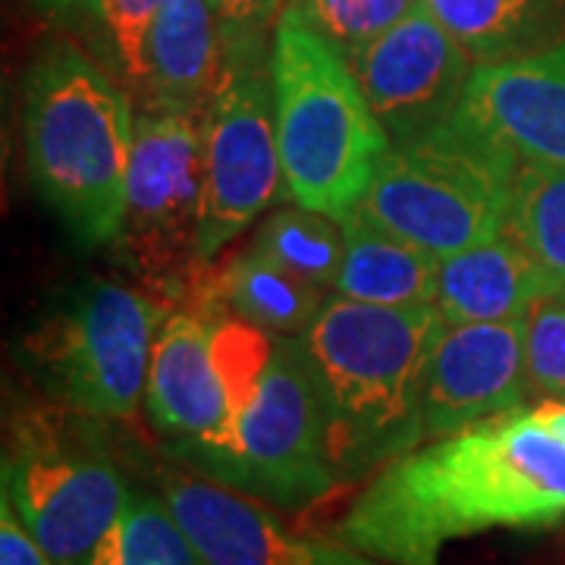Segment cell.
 I'll use <instances>...</instances> for the list:
<instances>
[{"mask_svg":"<svg viewBox=\"0 0 565 565\" xmlns=\"http://www.w3.org/2000/svg\"><path fill=\"white\" fill-rule=\"evenodd\" d=\"M345 565H384V563H377V559H371V556H362V553H359L352 563H345Z\"/></svg>","mask_w":565,"mask_h":565,"instance_id":"f546056e","label":"cell"},{"mask_svg":"<svg viewBox=\"0 0 565 565\" xmlns=\"http://www.w3.org/2000/svg\"><path fill=\"white\" fill-rule=\"evenodd\" d=\"M88 565H207L161 493L132 490Z\"/></svg>","mask_w":565,"mask_h":565,"instance_id":"7402d4cb","label":"cell"},{"mask_svg":"<svg viewBox=\"0 0 565 565\" xmlns=\"http://www.w3.org/2000/svg\"><path fill=\"white\" fill-rule=\"evenodd\" d=\"M170 459L286 512L323 500L337 487V475L327 456L321 390L302 340L274 337V352L252 405L217 440L177 449Z\"/></svg>","mask_w":565,"mask_h":565,"instance_id":"ba28073f","label":"cell"},{"mask_svg":"<svg viewBox=\"0 0 565 565\" xmlns=\"http://www.w3.org/2000/svg\"><path fill=\"white\" fill-rule=\"evenodd\" d=\"M556 292V280L509 233L440 262L437 308L446 327L525 321Z\"/></svg>","mask_w":565,"mask_h":565,"instance_id":"2e32d148","label":"cell"},{"mask_svg":"<svg viewBox=\"0 0 565 565\" xmlns=\"http://www.w3.org/2000/svg\"><path fill=\"white\" fill-rule=\"evenodd\" d=\"M170 302L104 277L66 286L22 340L41 390L85 418H129L145 399L154 337Z\"/></svg>","mask_w":565,"mask_h":565,"instance_id":"8992f818","label":"cell"},{"mask_svg":"<svg viewBox=\"0 0 565 565\" xmlns=\"http://www.w3.org/2000/svg\"><path fill=\"white\" fill-rule=\"evenodd\" d=\"M0 565H54L39 541L25 531L13 503L0 493Z\"/></svg>","mask_w":565,"mask_h":565,"instance_id":"83f0119b","label":"cell"},{"mask_svg":"<svg viewBox=\"0 0 565 565\" xmlns=\"http://www.w3.org/2000/svg\"><path fill=\"white\" fill-rule=\"evenodd\" d=\"M525 364L531 396L565 403V302L550 296L525 318Z\"/></svg>","mask_w":565,"mask_h":565,"instance_id":"484cf974","label":"cell"},{"mask_svg":"<svg viewBox=\"0 0 565 565\" xmlns=\"http://www.w3.org/2000/svg\"><path fill=\"white\" fill-rule=\"evenodd\" d=\"M345 252L333 292L377 308L437 305L440 258L355 211L343 221Z\"/></svg>","mask_w":565,"mask_h":565,"instance_id":"ac0fdd59","label":"cell"},{"mask_svg":"<svg viewBox=\"0 0 565 565\" xmlns=\"http://www.w3.org/2000/svg\"><path fill=\"white\" fill-rule=\"evenodd\" d=\"M214 318L199 305L173 308L154 337L145 408L167 456L217 440L230 422V396L214 355Z\"/></svg>","mask_w":565,"mask_h":565,"instance_id":"5bb4252c","label":"cell"},{"mask_svg":"<svg viewBox=\"0 0 565 565\" xmlns=\"http://www.w3.org/2000/svg\"><path fill=\"white\" fill-rule=\"evenodd\" d=\"M505 233L556 280H565V167L522 163Z\"/></svg>","mask_w":565,"mask_h":565,"instance_id":"603a6c76","label":"cell"},{"mask_svg":"<svg viewBox=\"0 0 565 565\" xmlns=\"http://www.w3.org/2000/svg\"><path fill=\"white\" fill-rule=\"evenodd\" d=\"M446 333L437 305L377 308L330 296L299 333L321 390L337 484L362 481L427 440L424 393Z\"/></svg>","mask_w":565,"mask_h":565,"instance_id":"7a4b0ae2","label":"cell"},{"mask_svg":"<svg viewBox=\"0 0 565 565\" xmlns=\"http://www.w3.org/2000/svg\"><path fill=\"white\" fill-rule=\"evenodd\" d=\"M475 66L519 61L565 35V0H422Z\"/></svg>","mask_w":565,"mask_h":565,"instance_id":"d6986e66","label":"cell"},{"mask_svg":"<svg viewBox=\"0 0 565 565\" xmlns=\"http://www.w3.org/2000/svg\"><path fill=\"white\" fill-rule=\"evenodd\" d=\"M292 7L345 63H352L364 47L412 17L422 0H292Z\"/></svg>","mask_w":565,"mask_h":565,"instance_id":"d4e9b609","label":"cell"},{"mask_svg":"<svg viewBox=\"0 0 565 565\" xmlns=\"http://www.w3.org/2000/svg\"><path fill=\"white\" fill-rule=\"evenodd\" d=\"M522 158L459 110L396 141L364 195V217L440 262L505 233Z\"/></svg>","mask_w":565,"mask_h":565,"instance_id":"5b68a950","label":"cell"},{"mask_svg":"<svg viewBox=\"0 0 565 565\" xmlns=\"http://www.w3.org/2000/svg\"><path fill=\"white\" fill-rule=\"evenodd\" d=\"M527 399L525 321L446 327L424 393L427 440L515 412Z\"/></svg>","mask_w":565,"mask_h":565,"instance_id":"4fadbf2b","label":"cell"},{"mask_svg":"<svg viewBox=\"0 0 565 565\" xmlns=\"http://www.w3.org/2000/svg\"><path fill=\"white\" fill-rule=\"evenodd\" d=\"M204 120L139 107L126 214L114 252L163 302L221 308L217 274L202 258Z\"/></svg>","mask_w":565,"mask_h":565,"instance_id":"52a82bcc","label":"cell"},{"mask_svg":"<svg viewBox=\"0 0 565 565\" xmlns=\"http://www.w3.org/2000/svg\"><path fill=\"white\" fill-rule=\"evenodd\" d=\"M553 296H556V299H563V302H565V280L556 286V292H553Z\"/></svg>","mask_w":565,"mask_h":565,"instance_id":"4dcf8cb0","label":"cell"},{"mask_svg":"<svg viewBox=\"0 0 565 565\" xmlns=\"http://www.w3.org/2000/svg\"><path fill=\"white\" fill-rule=\"evenodd\" d=\"M167 0H98L85 17L92 25L95 61L141 98L148 76V41Z\"/></svg>","mask_w":565,"mask_h":565,"instance_id":"cb8c5ba5","label":"cell"},{"mask_svg":"<svg viewBox=\"0 0 565 565\" xmlns=\"http://www.w3.org/2000/svg\"><path fill=\"white\" fill-rule=\"evenodd\" d=\"M248 245L296 280L315 289H333L343 264L345 236L340 221L302 204H289L274 211Z\"/></svg>","mask_w":565,"mask_h":565,"instance_id":"44dd1931","label":"cell"},{"mask_svg":"<svg viewBox=\"0 0 565 565\" xmlns=\"http://www.w3.org/2000/svg\"><path fill=\"white\" fill-rule=\"evenodd\" d=\"M289 3L292 0H207L226 44L267 39V29L277 25Z\"/></svg>","mask_w":565,"mask_h":565,"instance_id":"4316f807","label":"cell"},{"mask_svg":"<svg viewBox=\"0 0 565 565\" xmlns=\"http://www.w3.org/2000/svg\"><path fill=\"white\" fill-rule=\"evenodd\" d=\"M462 110L522 163L565 167V35L519 61L475 66Z\"/></svg>","mask_w":565,"mask_h":565,"instance_id":"9a60e30c","label":"cell"},{"mask_svg":"<svg viewBox=\"0 0 565 565\" xmlns=\"http://www.w3.org/2000/svg\"><path fill=\"white\" fill-rule=\"evenodd\" d=\"M3 497L54 565H88L132 487L85 424L29 418L3 452Z\"/></svg>","mask_w":565,"mask_h":565,"instance_id":"9c48e42d","label":"cell"},{"mask_svg":"<svg viewBox=\"0 0 565 565\" xmlns=\"http://www.w3.org/2000/svg\"><path fill=\"white\" fill-rule=\"evenodd\" d=\"M158 493L207 565H345L359 556L292 534L264 503L195 471H158Z\"/></svg>","mask_w":565,"mask_h":565,"instance_id":"7c38bea8","label":"cell"},{"mask_svg":"<svg viewBox=\"0 0 565 565\" xmlns=\"http://www.w3.org/2000/svg\"><path fill=\"white\" fill-rule=\"evenodd\" d=\"M565 522V403L434 437L381 468L337 527V541L384 565H440L452 541Z\"/></svg>","mask_w":565,"mask_h":565,"instance_id":"6da1fadb","label":"cell"},{"mask_svg":"<svg viewBox=\"0 0 565 565\" xmlns=\"http://www.w3.org/2000/svg\"><path fill=\"white\" fill-rule=\"evenodd\" d=\"M217 299L221 308H230L239 321L270 337H299L327 302L323 289L296 280L252 245L217 270Z\"/></svg>","mask_w":565,"mask_h":565,"instance_id":"ffe728a7","label":"cell"},{"mask_svg":"<svg viewBox=\"0 0 565 565\" xmlns=\"http://www.w3.org/2000/svg\"><path fill=\"white\" fill-rule=\"evenodd\" d=\"M393 145L452 120L465 104L475 63L424 7L349 63Z\"/></svg>","mask_w":565,"mask_h":565,"instance_id":"8fae6325","label":"cell"},{"mask_svg":"<svg viewBox=\"0 0 565 565\" xmlns=\"http://www.w3.org/2000/svg\"><path fill=\"white\" fill-rule=\"evenodd\" d=\"M280 195L286 182L274 122L270 41H236L226 44L204 120V264H214Z\"/></svg>","mask_w":565,"mask_h":565,"instance_id":"30bf717a","label":"cell"},{"mask_svg":"<svg viewBox=\"0 0 565 565\" xmlns=\"http://www.w3.org/2000/svg\"><path fill=\"white\" fill-rule=\"evenodd\" d=\"M95 3L98 0H35V7H39L41 13H47V17H73V13L85 17Z\"/></svg>","mask_w":565,"mask_h":565,"instance_id":"f1b7e54d","label":"cell"},{"mask_svg":"<svg viewBox=\"0 0 565 565\" xmlns=\"http://www.w3.org/2000/svg\"><path fill=\"white\" fill-rule=\"evenodd\" d=\"M226 41L207 0H167L148 41L139 107L207 117L223 73Z\"/></svg>","mask_w":565,"mask_h":565,"instance_id":"e0dca14e","label":"cell"},{"mask_svg":"<svg viewBox=\"0 0 565 565\" xmlns=\"http://www.w3.org/2000/svg\"><path fill=\"white\" fill-rule=\"evenodd\" d=\"M270 82L286 195L343 223L393 148L390 132L352 66L292 3L270 32Z\"/></svg>","mask_w":565,"mask_h":565,"instance_id":"277c9868","label":"cell"},{"mask_svg":"<svg viewBox=\"0 0 565 565\" xmlns=\"http://www.w3.org/2000/svg\"><path fill=\"white\" fill-rule=\"evenodd\" d=\"M25 163L39 199L82 248L117 243L136 141L132 95L70 39L47 41L22 82Z\"/></svg>","mask_w":565,"mask_h":565,"instance_id":"3957f363","label":"cell"}]
</instances>
